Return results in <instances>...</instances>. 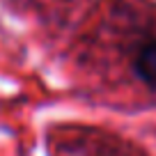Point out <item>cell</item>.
<instances>
[{"label":"cell","mask_w":156,"mask_h":156,"mask_svg":"<svg viewBox=\"0 0 156 156\" xmlns=\"http://www.w3.org/2000/svg\"><path fill=\"white\" fill-rule=\"evenodd\" d=\"M133 71L147 87L156 90V39L145 41L133 55Z\"/></svg>","instance_id":"6da1fadb"}]
</instances>
